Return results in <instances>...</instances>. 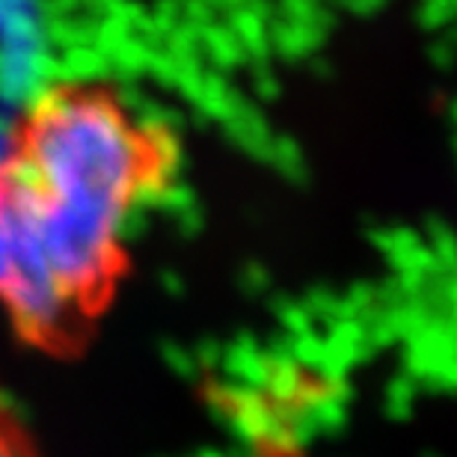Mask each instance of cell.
<instances>
[{
    "mask_svg": "<svg viewBox=\"0 0 457 457\" xmlns=\"http://www.w3.org/2000/svg\"><path fill=\"white\" fill-rule=\"evenodd\" d=\"M167 167L158 128L104 84L54 80L27 98L0 152V315L24 342L84 330Z\"/></svg>",
    "mask_w": 457,
    "mask_h": 457,
    "instance_id": "6da1fadb",
    "label": "cell"
}]
</instances>
